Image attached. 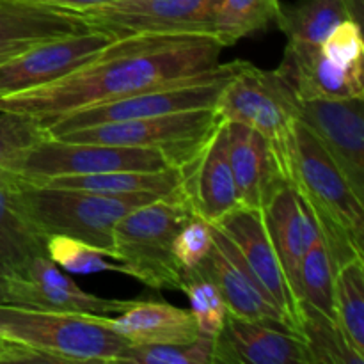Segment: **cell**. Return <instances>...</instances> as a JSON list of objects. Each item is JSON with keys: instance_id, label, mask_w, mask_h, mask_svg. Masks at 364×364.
<instances>
[{"instance_id": "6da1fadb", "label": "cell", "mask_w": 364, "mask_h": 364, "mask_svg": "<svg viewBox=\"0 0 364 364\" xmlns=\"http://www.w3.org/2000/svg\"><path fill=\"white\" fill-rule=\"evenodd\" d=\"M223 48L212 34L114 39L96 59L68 77L45 87L2 96L0 109L31 114L46 124L84 107L201 80L219 66Z\"/></svg>"}, {"instance_id": "7a4b0ae2", "label": "cell", "mask_w": 364, "mask_h": 364, "mask_svg": "<svg viewBox=\"0 0 364 364\" xmlns=\"http://www.w3.org/2000/svg\"><path fill=\"white\" fill-rule=\"evenodd\" d=\"M290 185L311 212L336 272L345 263L364 258V199L302 123L297 127Z\"/></svg>"}, {"instance_id": "3957f363", "label": "cell", "mask_w": 364, "mask_h": 364, "mask_svg": "<svg viewBox=\"0 0 364 364\" xmlns=\"http://www.w3.org/2000/svg\"><path fill=\"white\" fill-rule=\"evenodd\" d=\"M301 105V96L283 66L259 70L240 60L237 71L224 84L215 110L223 121L245 124L262 134L272 146L290 183Z\"/></svg>"}, {"instance_id": "277c9868", "label": "cell", "mask_w": 364, "mask_h": 364, "mask_svg": "<svg viewBox=\"0 0 364 364\" xmlns=\"http://www.w3.org/2000/svg\"><path fill=\"white\" fill-rule=\"evenodd\" d=\"M0 336L55 363H117L130 343L114 333L109 316L0 304Z\"/></svg>"}, {"instance_id": "5b68a950", "label": "cell", "mask_w": 364, "mask_h": 364, "mask_svg": "<svg viewBox=\"0 0 364 364\" xmlns=\"http://www.w3.org/2000/svg\"><path fill=\"white\" fill-rule=\"evenodd\" d=\"M21 213L41 237L77 238L114 255V228L130 210L160 196H112L96 192L52 188L21 181L13 191Z\"/></svg>"}, {"instance_id": "8992f818", "label": "cell", "mask_w": 364, "mask_h": 364, "mask_svg": "<svg viewBox=\"0 0 364 364\" xmlns=\"http://www.w3.org/2000/svg\"><path fill=\"white\" fill-rule=\"evenodd\" d=\"M194 215L181 188L130 210L114 228L116 262L149 288L180 290L185 272L173 256V240Z\"/></svg>"}, {"instance_id": "52a82bcc", "label": "cell", "mask_w": 364, "mask_h": 364, "mask_svg": "<svg viewBox=\"0 0 364 364\" xmlns=\"http://www.w3.org/2000/svg\"><path fill=\"white\" fill-rule=\"evenodd\" d=\"M215 107L181 110L142 119L116 121L80 128L60 135V141L100 142V144L134 146L162 153L176 169L183 167L205 146L220 123ZM55 139V137H53Z\"/></svg>"}, {"instance_id": "ba28073f", "label": "cell", "mask_w": 364, "mask_h": 364, "mask_svg": "<svg viewBox=\"0 0 364 364\" xmlns=\"http://www.w3.org/2000/svg\"><path fill=\"white\" fill-rule=\"evenodd\" d=\"M238 63L240 60L219 64L212 73L206 75L201 80L148 89V91L137 92V95L127 96V98L73 110V112H68L46 123L45 128L50 137L57 139L73 130L96 127V124L142 119V117H155L162 116V114L181 112V110L215 107L224 84L237 71Z\"/></svg>"}, {"instance_id": "9c48e42d", "label": "cell", "mask_w": 364, "mask_h": 364, "mask_svg": "<svg viewBox=\"0 0 364 364\" xmlns=\"http://www.w3.org/2000/svg\"><path fill=\"white\" fill-rule=\"evenodd\" d=\"M169 167H173L169 160L155 149L46 137L27 153L20 166V178L23 183L41 185L60 176L110 171H162Z\"/></svg>"}, {"instance_id": "30bf717a", "label": "cell", "mask_w": 364, "mask_h": 364, "mask_svg": "<svg viewBox=\"0 0 364 364\" xmlns=\"http://www.w3.org/2000/svg\"><path fill=\"white\" fill-rule=\"evenodd\" d=\"M220 0H116L80 13L91 31L130 36L212 34Z\"/></svg>"}, {"instance_id": "8fae6325", "label": "cell", "mask_w": 364, "mask_h": 364, "mask_svg": "<svg viewBox=\"0 0 364 364\" xmlns=\"http://www.w3.org/2000/svg\"><path fill=\"white\" fill-rule=\"evenodd\" d=\"M213 226L220 233L226 235L252 279L263 288L270 301L276 304V308L287 320L288 327L302 338L301 301L294 294V288L288 281L279 255L270 240L262 210L238 206Z\"/></svg>"}, {"instance_id": "7c38bea8", "label": "cell", "mask_w": 364, "mask_h": 364, "mask_svg": "<svg viewBox=\"0 0 364 364\" xmlns=\"http://www.w3.org/2000/svg\"><path fill=\"white\" fill-rule=\"evenodd\" d=\"M114 41L100 31L64 36L32 46L0 64V98L45 87L80 70Z\"/></svg>"}, {"instance_id": "4fadbf2b", "label": "cell", "mask_w": 364, "mask_h": 364, "mask_svg": "<svg viewBox=\"0 0 364 364\" xmlns=\"http://www.w3.org/2000/svg\"><path fill=\"white\" fill-rule=\"evenodd\" d=\"M364 98L302 100L301 123L364 199Z\"/></svg>"}, {"instance_id": "5bb4252c", "label": "cell", "mask_w": 364, "mask_h": 364, "mask_svg": "<svg viewBox=\"0 0 364 364\" xmlns=\"http://www.w3.org/2000/svg\"><path fill=\"white\" fill-rule=\"evenodd\" d=\"M7 304L114 316L123 313L132 301L87 294L73 279L64 276L48 256L38 255L28 262L21 276L7 277Z\"/></svg>"}, {"instance_id": "9a60e30c", "label": "cell", "mask_w": 364, "mask_h": 364, "mask_svg": "<svg viewBox=\"0 0 364 364\" xmlns=\"http://www.w3.org/2000/svg\"><path fill=\"white\" fill-rule=\"evenodd\" d=\"M180 188L194 215L215 224L240 206L228 155L226 121H220L208 141L180 167Z\"/></svg>"}, {"instance_id": "2e32d148", "label": "cell", "mask_w": 364, "mask_h": 364, "mask_svg": "<svg viewBox=\"0 0 364 364\" xmlns=\"http://www.w3.org/2000/svg\"><path fill=\"white\" fill-rule=\"evenodd\" d=\"M213 364H311L306 341L281 326L228 315Z\"/></svg>"}, {"instance_id": "e0dca14e", "label": "cell", "mask_w": 364, "mask_h": 364, "mask_svg": "<svg viewBox=\"0 0 364 364\" xmlns=\"http://www.w3.org/2000/svg\"><path fill=\"white\" fill-rule=\"evenodd\" d=\"M213 242L215 245L212 252L196 270L217 284L228 306V313L238 318L274 323L291 331L276 304L270 301L269 295L252 279L249 270L240 262L233 244L215 226H213Z\"/></svg>"}, {"instance_id": "ac0fdd59", "label": "cell", "mask_w": 364, "mask_h": 364, "mask_svg": "<svg viewBox=\"0 0 364 364\" xmlns=\"http://www.w3.org/2000/svg\"><path fill=\"white\" fill-rule=\"evenodd\" d=\"M228 155L237 185L238 203L262 210L270 198L288 183L270 142L252 128L228 123Z\"/></svg>"}, {"instance_id": "d6986e66", "label": "cell", "mask_w": 364, "mask_h": 364, "mask_svg": "<svg viewBox=\"0 0 364 364\" xmlns=\"http://www.w3.org/2000/svg\"><path fill=\"white\" fill-rule=\"evenodd\" d=\"M80 13L23 0H0V64L39 43L89 32Z\"/></svg>"}, {"instance_id": "ffe728a7", "label": "cell", "mask_w": 364, "mask_h": 364, "mask_svg": "<svg viewBox=\"0 0 364 364\" xmlns=\"http://www.w3.org/2000/svg\"><path fill=\"white\" fill-rule=\"evenodd\" d=\"M281 66L301 100L364 98V70L338 66L323 55L320 45L288 43Z\"/></svg>"}, {"instance_id": "44dd1931", "label": "cell", "mask_w": 364, "mask_h": 364, "mask_svg": "<svg viewBox=\"0 0 364 364\" xmlns=\"http://www.w3.org/2000/svg\"><path fill=\"white\" fill-rule=\"evenodd\" d=\"M270 240L279 255L294 294L299 297V269L304 252L318 237L311 212L290 183L283 185L262 208Z\"/></svg>"}, {"instance_id": "7402d4cb", "label": "cell", "mask_w": 364, "mask_h": 364, "mask_svg": "<svg viewBox=\"0 0 364 364\" xmlns=\"http://www.w3.org/2000/svg\"><path fill=\"white\" fill-rule=\"evenodd\" d=\"M109 323L130 345L188 343L199 336L191 309L167 302L132 301L123 313L109 316Z\"/></svg>"}, {"instance_id": "603a6c76", "label": "cell", "mask_w": 364, "mask_h": 364, "mask_svg": "<svg viewBox=\"0 0 364 364\" xmlns=\"http://www.w3.org/2000/svg\"><path fill=\"white\" fill-rule=\"evenodd\" d=\"M181 174L176 167L162 171H110V173L60 176L41 183V187L70 188L96 194L166 196L180 187Z\"/></svg>"}, {"instance_id": "cb8c5ba5", "label": "cell", "mask_w": 364, "mask_h": 364, "mask_svg": "<svg viewBox=\"0 0 364 364\" xmlns=\"http://www.w3.org/2000/svg\"><path fill=\"white\" fill-rule=\"evenodd\" d=\"M46 238L21 213L13 191L0 187V276L18 277L28 262L45 252Z\"/></svg>"}, {"instance_id": "d4e9b609", "label": "cell", "mask_w": 364, "mask_h": 364, "mask_svg": "<svg viewBox=\"0 0 364 364\" xmlns=\"http://www.w3.org/2000/svg\"><path fill=\"white\" fill-rule=\"evenodd\" d=\"M343 20H352L345 0H299L281 4L274 23L287 36L288 43L322 45Z\"/></svg>"}, {"instance_id": "484cf974", "label": "cell", "mask_w": 364, "mask_h": 364, "mask_svg": "<svg viewBox=\"0 0 364 364\" xmlns=\"http://www.w3.org/2000/svg\"><path fill=\"white\" fill-rule=\"evenodd\" d=\"M50 137L45 124L31 114L0 109V187H20V166L27 153Z\"/></svg>"}, {"instance_id": "4316f807", "label": "cell", "mask_w": 364, "mask_h": 364, "mask_svg": "<svg viewBox=\"0 0 364 364\" xmlns=\"http://www.w3.org/2000/svg\"><path fill=\"white\" fill-rule=\"evenodd\" d=\"M336 323L358 354L364 355V258L340 267L334 279Z\"/></svg>"}, {"instance_id": "83f0119b", "label": "cell", "mask_w": 364, "mask_h": 364, "mask_svg": "<svg viewBox=\"0 0 364 364\" xmlns=\"http://www.w3.org/2000/svg\"><path fill=\"white\" fill-rule=\"evenodd\" d=\"M301 334L308 345L311 364H363L334 320L301 302Z\"/></svg>"}, {"instance_id": "f1b7e54d", "label": "cell", "mask_w": 364, "mask_h": 364, "mask_svg": "<svg viewBox=\"0 0 364 364\" xmlns=\"http://www.w3.org/2000/svg\"><path fill=\"white\" fill-rule=\"evenodd\" d=\"M279 0H220L213 18V36L224 46L263 31L274 23Z\"/></svg>"}, {"instance_id": "f546056e", "label": "cell", "mask_w": 364, "mask_h": 364, "mask_svg": "<svg viewBox=\"0 0 364 364\" xmlns=\"http://www.w3.org/2000/svg\"><path fill=\"white\" fill-rule=\"evenodd\" d=\"M334 279L336 269L322 237H316L304 252L299 269V297L327 318L336 322L334 308Z\"/></svg>"}, {"instance_id": "4dcf8cb0", "label": "cell", "mask_w": 364, "mask_h": 364, "mask_svg": "<svg viewBox=\"0 0 364 364\" xmlns=\"http://www.w3.org/2000/svg\"><path fill=\"white\" fill-rule=\"evenodd\" d=\"M45 252L57 267L64 269L66 272L80 274H100V272H121L127 274V267L123 263H112V256L109 251L96 245L87 244V242L77 240L71 237H55L46 238Z\"/></svg>"}, {"instance_id": "1f68e13d", "label": "cell", "mask_w": 364, "mask_h": 364, "mask_svg": "<svg viewBox=\"0 0 364 364\" xmlns=\"http://www.w3.org/2000/svg\"><path fill=\"white\" fill-rule=\"evenodd\" d=\"M180 290L187 295L199 334L215 338L228 318V306L217 284L198 270L185 274Z\"/></svg>"}, {"instance_id": "d6a6232c", "label": "cell", "mask_w": 364, "mask_h": 364, "mask_svg": "<svg viewBox=\"0 0 364 364\" xmlns=\"http://www.w3.org/2000/svg\"><path fill=\"white\" fill-rule=\"evenodd\" d=\"M215 338L199 334L176 345H130L117 363L130 364H213Z\"/></svg>"}, {"instance_id": "836d02e7", "label": "cell", "mask_w": 364, "mask_h": 364, "mask_svg": "<svg viewBox=\"0 0 364 364\" xmlns=\"http://www.w3.org/2000/svg\"><path fill=\"white\" fill-rule=\"evenodd\" d=\"M213 245V224L206 223L198 215H192L173 240V256L185 274L198 269L208 255Z\"/></svg>"}, {"instance_id": "e575fe53", "label": "cell", "mask_w": 364, "mask_h": 364, "mask_svg": "<svg viewBox=\"0 0 364 364\" xmlns=\"http://www.w3.org/2000/svg\"><path fill=\"white\" fill-rule=\"evenodd\" d=\"M323 55L334 64L350 70H364V41L361 23L343 20L320 45Z\"/></svg>"}, {"instance_id": "d590c367", "label": "cell", "mask_w": 364, "mask_h": 364, "mask_svg": "<svg viewBox=\"0 0 364 364\" xmlns=\"http://www.w3.org/2000/svg\"><path fill=\"white\" fill-rule=\"evenodd\" d=\"M23 2L41 4V6L57 7V9H66V11H75V13H84V11L96 9V7L105 6V4L116 2V0H23Z\"/></svg>"}, {"instance_id": "8d00e7d4", "label": "cell", "mask_w": 364, "mask_h": 364, "mask_svg": "<svg viewBox=\"0 0 364 364\" xmlns=\"http://www.w3.org/2000/svg\"><path fill=\"white\" fill-rule=\"evenodd\" d=\"M0 304H7V277L0 276Z\"/></svg>"}, {"instance_id": "74e56055", "label": "cell", "mask_w": 364, "mask_h": 364, "mask_svg": "<svg viewBox=\"0 0 364 364\" xmlns=\"http://www.w3.org/2000/svg\"><path fill=\"white\" fill-rule=\"evenodd\" d=\"M9 345H11V340H6V338H4V336H0V363H2L4 354H6V352H7Z\"/></svg>"}]
</instances>
